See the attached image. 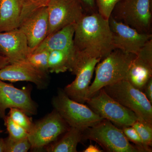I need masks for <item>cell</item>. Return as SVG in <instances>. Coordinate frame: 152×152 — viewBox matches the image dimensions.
Wrapping results in <instances>:
<instances>
[{
  "label": "cell",
  "mask_w": 152,
  "mask_h": 152,
  "mask_svg": "<svg viewBox=\"0 0 152 152\" xmlns=\"http://www.w3.org/2000/svg\"><path fill=\"white\" fill-rule=\"evenodd\" d=\"M73 43L76 61L72 74L85 61L102 60L115 49L109 20L98 12L85 14L75 24Z\"/></svg>",
  "instance_id": "1"
},
{
  "label": "cell",
  "mask_w": 152,
  "mask_h": 152,
  "mask_svg": "<svg viewBox=\"0 0 152 152\" xmlns=\"http://www.w3.org/2000/svg\"><path fill=\"white\" fill-rule=\"evenodd\" d=\"M135 56L115 49L98 63L95 67L94 80L87 92V99L104 87L126 80L131 63Z\"/></svg>",
  "instance_id": "2"
},
{
  "label": "cell",
  "mask_w": 152,
  "mask_h": 152,
  "mask_svg": "<svg viewBox=\"0 0 152 152\" xmlns=\"http://www.w3.org/2000/svg\"><path fill=\"white\" fill-rule=\"evenodd\" d=\"M49 0H25L18 28L26 35L31 53L46 37Z\"/></svg>",
  "instance_id": "3"
},
{
  "label": "cell",
  "mask_w": 152,
  "mask_h": 152,
  "mask_svg": "<svg viewBox=\"0 0 152 152\" xmlns=\"http://www.w3.org/2000/svg\"><path fill=\"white\" fill-rule=\"evenodd\" d=\"M104 91L115 100L134 112L138 120L152 124V106L144 93L126 80L104 87Z\"/></svg>",
  "instance_id": "4"
},
{
  "label": "cell",
  "mask_w": 152,
  "mask_h": 152,
  "mask_svg": "<svg viewBox=\"0 0 152 152\" xmlns=\"http://www.w3.org/2000/svg\"><path fill=\"white\" fill-rule=\"evenodd\" d=\"M52 104L70 127L83 132L104 119L88 106L72 99L63 90H58L53 98Z\"/></svg>",
  "instance_id": "5"
},
{
  "label": "cell",
  "mask_w": 152,
  "mask_h": 152,
  "mask_svg": "<svg viewBox=\"0 0 152 152\" xmlns=\"http://www.w3.org/2000/svg\"><path fill=\"white\" fill-rule=\"evenodd\" d=\"M83 139L93 141L109 152H140L135 145L130 144L122 130L111 122L102 120L83 132Z\"/></svg>",
  "instance_id": "6"
},
{
  "label": "cell",
  "mask_w": 152,
  "mask_h": 152,
  "mask_svg": "<svg viewBox=\"0 0 152 152\" xmlns=\"http://www.w3.org/2000/svg\"><path fill=\"white\" fill-rule=\"evenodd\" d=\"M152 0H121L110 16L143 34H151Z\"/></svg>",
  "instance_id": "7"
},
{
  "label": "cell",
  "mask_w": 152,
  "mask_h": 152,
  "mask_svg": "<svg viewBox=\"0 0 152 152\" xmlns=\"http://www.w3.org/2000/svg\"><path fill=\"white\" fill-rule=\"evenodd\" d=\"M86 103L101 118L121 128L132 126L138 120L134 112L111 97L103 88L87 99Z\"/></svg>",
  "instance_id": "8"
},
{
  "label": "cell",
  "mask_w": 152,
  "mask_h": 152,
  "mask_svg": "<svg viewBox=\"0 0 152 152\" xmlns=\"http://www.w3.org/2000/svg\"><path fill=\"white\" fill-rule=\"evenodd\" d=\"M67 123L56 110L34 124L28 133L31 148L40 149L56 140L70 129Z\"/></svg>",
  "instance_id": "9"
},
{
  "label": "cell",
  "mask_w": 152,
  "mask_h": 152,
  "mask_svg": "<svg viewBox=\"0 0 152 152\" xmlns=\"http://www.w3.org/2000/svg\"><path fill=\"white\" fill-rule=\"evenodd\" d=\"M48 35L69 25L76 24L85 15L84 5L81 0H49Z\"/></svg>",
  "instance_id": "10"
},
{
  "label": "cell",
  "mask_w": 152,
  "mask_h": 152,
  "mask_svg": "<svg viewBox=\"0 0 152 152\" xmlns=\"http://www.w3.org/2000/svg\"><path fill=\"white\" fill-rule=\"evenodd\" d=\"M31 89L29 87L18 88L11 83L0 80V118L4 119L6 110L16 108L28 115H35L37 106L31 96Z\"/></svg>",
  "instance_id": "11"
},
{
  "label": "cell",
  "mask_w": 152,
  "mask_h": 152,
  "mask_svg": "<svg viewBox=\"0 0 152 152\" xmlns=\"http://www.w3.org/2000/svg\"><path fill=\"white\" fill-rule=\"evenodd\" d=\"M109 22L113 34L114 48L125 53L137 55L147 42L152 39L151 34L139 32L111 16Z\"/></svg>",
  "instance_id": "12"
},
{
  "label": "cell",
  "mask_w": 152,
  "mask_h": 152,
  "mask_svg": "<svg viewBox=\"0 0 152 152\" xmlns=\"http://www.w3.org/2000/svg\"><path fill=\"white\" fill-rule=\"evenodd\" d=\"M37 69L27 62L10 64L0 69V80L11 82L26 81L34 84L38 89L48 86V75Z\"/></svg>",
  "instance_id": "13"
},
{
  "label": "cell",
  "mask_w": 152,
  "mask_h": 152,
  "mask_svg": "<svg viewBox=\"0 0 152 152\" xmlns=\"http://www.w3.org/2000/svg\"><path fill=\"white\" fill-rule=\"evenodd\" d=\"M152 77V39L142 48L131 63L126 80L131 85L142 91Z\"/></svg>",
  "instance_id": "14"
},
{
  "label": "cell",
  "mask_w": 152,
  "mask_h": 152,
  "mask_svg": "<svg viewBox=\"0 0 152 152\" xmlns=\"http://www.w3.org/2000/svg\"><path fill=\"white\" fill-rule=\"evenodd\" d=\"M0 52L10 64L25 61L31 53L26 35L18 28L0 32Z\"/></svg>",
  "instance_id": "15"
},
{
  "label": "cell",
  "mask_w": 152,
  "mask_h": 152,
  "mask_svg": "<svg viewBox=\"0 0 152 152\" xmlns=\"http://www.w3.org/2000/svg\"><path fill=\"white\" fill-rule=\"evenodd\" d=\"M101 61L100 58H90L79 66L75 74V79L63 90L69 97L80 103L86 102L87 92L95 67Z\"/></svg>",
  "instance_id": "16"
},
{
  "label": "cell",
  "mask_w": 152,
  "mask_h": 152,
  "mask_svg": "<svg viewBox=\"0 0 152 152\" xmlns=\"http://www.w3.org/2000/svg\"><path fill=\"white\" fill-rule=\"evenodd\" d=\"M75 24L69 25L47 36L31 53L56 50L75 51L73 43Z\"/></svg>",
  "instance_id": "17"
},
{
  "label": "cell",
  "mask_w": 152,
  "mask_h": 152,
  "mask_svg": "<svg viewBox=\"0 0 152 152\" xmlns=\"http://www.w3.org/2000/svg\"><path fill=\"white\" fill-rule=\"evenodd\" d=\"M25 0H0V32L18 29Z\"/></svg>",
  "instance_id": "18"
},
{
  "label": "cell",
  "mask_w": 152,
  "mask_h": 152,
  "mask_svg": "<svg viewBox=\"0 0 152 152\" xmlns=\"http://www.w3.org/2000/svg\"><path fill=\"white\" fill-rule=\"evenodd\" d=\"M76 60L75 51L56 50L49 52L48 66L49 72L59 74L69 71L72 72Z\"/></svg>",
  "instance_id": "19"
},
{
  "label": "cell",
  "mask_w": 152,
  "mask_h": 152,
  "mask_svg": "<svg viewBox=\"0 0 152 152\" xmlns=\"http://www.w3.org/2000/svg\"><path fill=\"white\" fill-rule=\"evenodd\" d=\"M83 140V131L70 127L59 140L44 147L48 152H77L78 144Z\"/></svg>",
  "instance_id": "20"
},
{
  "label": "cell",
  "mask_w": 152,
  "mask_h": 152,
  "mask_svg": "<svg viewBox=\"0 0 152 152\" xmlns=\"http://www.w3.org/2000/svg\"><path fill=\"white\" fill-rule=\"evenodd\" d=\"M132 126L139 134L145 146L150 152H152V124L137 120Z\"/></svg>",
  "instance_id": "21"
},
{
  "label": "cell",
  "mask_w": 152,
  "mask_h": 152,
  "mask_svg": "<svg viewBox=\"0 0 152 152\" xmlns=\"http://www.w3.org/2000/svg\"><path fill=\"white\" fill-rule=\"evenodd\" d=\"M49 54V52L46 51L31 53L29 55L26 61L37 69L48 74Z\"/></svg>",
  "instance_id": "22"
},
{
  "label": "cell",
  "mask_w": 152,
  "mask_h": 152,
  "mask_svg": "<svg viewBox=\"0 0 152 152\" xmlns=\"http://www.w3.org/2000/svg\"><path fill=\"white\" fill-rule=\"evenodd\" d=\"M9 116L14 122L29 132L34 125L31 118L23 111L16 108L10 109Z\"/></svg>",
  "instance_id": "23"
},
{
  "label": "cell",
  "mask_w": 152,
  "mask_h": 152,
  "mask_svg": "<svg viewBox=\"0 0 152 152\" xmlns=\"http://www.w3.org/2000/svg\"><path fill=\"white\" fill-rule=\"evenodd\" d=\"M4 120L10 138L19 140L28 137V132L27 131L14 122L9 115H6Z\"/></svg>",
  "instance_id": "24"
},
{
  "label": "cell",
  "mask_w": 152,
  "mask_h": 152,
  "mask_svg": "<svg viewBox=\"0 0 152 152\" xmlns=\"http://www.w3.org/2000/svg\"><path fill=\"white\" fill-rule=\"evenodd\" d=\"M5 141L6 152H26L31 148L28 137L19 140H12L8 137Z\"/></svg>",
  "instance_id": "25"
},
{
  "label": "cell",
  "mask_w": 152,
  "mask_h": 152,
  "mask_svg": "<svg viewBox=\"0 0 152 152\" xmlns=\"http://www.w3.org/2000/svg\"><path fill=\"white\" fill-rule=\"evenodd\" d=\"M121 129L122 130L128 140L134 144L138 148L140 152H150L144 145L139 134L132 126L124 127Z\"/></svg>",
  "instance_id": "26"
},
{
  "label": "cell",
  "mask_w": 152,
  "mask_h": 152,
  "mask_svg": "<svg viewBox=\"0 0 152 152\" xmlns=\"http://www.w3.org/2000/svg\"><path fill=\"white\" fill-rule=\"evenodd\" d=\"M121 0H95L98 13L103 18L109 20L113 10Z\"/></svg>",
  "instance_id": "27"
},
{
  "label": "cell",
  "mask_w": 152,
  "mask_h": 152,
  "mask_svg": "<svg viewBox=\"0 0 152 152\" xmlns=\"http://www.w3.org/2000/svg\"><path fill=\"white\" fill-rule=\"evenodd\" d=\"M150 102L152 104V77L149 80L142 91Z\"/></svg>",
  "instance_id": "28"
},
{
  "label": "cell",
  "mask_w": 152,
  "mask_h": 152,
  "mask_svg": "<svg viewBox=\"0 0 152 152\" xmlns=\"http://www.w3.org/2000/svg\"><path fill=\"white\" fill-rule=\"evenodd\" d=\"M104 151L103 150L100 149L96 145H90L88 148L83 151V152H102Z\"/></svg>",
  "instance_id": "29"
},
{
  "label": "cell",
  "mask_w": 152,
  "mask_h": 152,
  "mask_svg": "<svg viewBox=\"0 0 152 152\" xmlns=\"http://www.w3.org/2000/svg\"><path fill=\"white\" fill-rule=\"evenodd\" d=\"M10 64V62L8 59L3 56L0 52V69Z\"/></svg>",
  "instance_id": "30"
},
{
  "label": "cell",
  "mask_w": 152,
  "mask_h": 152,
  "mask_svg": "<svg viewBox=\"0 0 152 152\" xmlns=\"http://www.w3.org/2000/svg\"><path fill=\"white\" fill-rule=\"evenodd\" d=\"M85 7H87L88 8L94 10L96 6L95 0H81Z\"/></svg>",
  "instance_id": "31"
},
{
  "label": "cell",
  "mask_w": 152,
  "mask_h": 152,
  "mask_svg": "<svg viewBox=\"0 0 152 152\" xmlns=\"http://www.w3.org/2000/svg\"><path fill=\"white\" fill-rule=\"evenodd\" d=\"M0 152H6V145L5 139H0Z\"/></svg>",
  "instance_id": "32"
}]
</instances>
